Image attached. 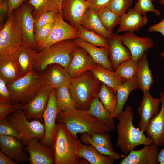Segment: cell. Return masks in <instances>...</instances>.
I'll use <instances>...</instances> for the list:
<instances>
[{"instance_id": "cell-1", "label": "cell", "mask_w": 164, "mask_h": 164, "mask_svg": "<svg viewBox=\"0 0 164 164\" xmlns=\"http://www.w3.org/2000/svg\"><path fill=\"white\" fill-rule=\"evenodd\" d=\"M134 114L131 106H126L117 117L118 122L116 126L117 138L116 146L125 155L128 154L134 148L140 145L152 143L144 132L134 125Z\"/></svg>"}, {"instance_id": "cell-2", "label": "cell", "mask_w": 164, "mask_h": 164, "mask_svg": "<svg viewBox=\"0 0 164 164\" xmlns=\"http://www.w3.org/2000/svg\"><path fill=\"white\" fill-rule=\"evenodd\" d=\"M56 122L63 125L73 134L86 132L90 135L95 133L112 131L104 123L91 114L87 110L74 108L60 112Z\"/></svg>"}, {"instance_id": "cell-3", "label": "cell", "mask_w": 164, "mask_h": 164, "mask_svg": "<svg viewBox=\"0 0 164 164\" xmlns=\"http://www.w3.org/2000/svg\"><path fill=\"white\" fill-rule=\"evenodd\" d=\"M81 143L77 135L70 132L62 124L57 123L52 146L54 164H80L78 151Z\"/></svg>"}, {"instance_id": "cell-4", "label": "cell", "mask_w": 164, "mask_h": 164, "mask_svg": "<svg viewBox=\"0 0 164 164\" xmlns=\"http://www.w3.org/2000/svg\"><path fill=\"white\" fill-rule=\"evenodd\" d=\"M46 83L44 74L33 70L18 79L7 83L12 104L25 105L31 100Z\"/></svg>"}, {"instance_id": "cell-5", "label": "cell", "mask_w": 164, "mask_h": 164, "mask_svg": "<svg viewBox=\"0 0 164 164\" xmlns=\"http://www.w3.org/2000/svg\"><path fill=\"white\" fill-rule=\"evenodd\" d=\"M76 46L73 40L69 39L56 43L43 49L37 53L33 69L43 72L48 66L54 64L60 65L67 69L71 62Z\"/></svg>"}, {"instance_id": "cell-6", "label": "cell", "mask_w": 164, "mask_h": 164, "mask_svg": "<svg viewBox=\"0 0 164 164\" xmlns=\"http://www.w3.org/2000/svg\"><path fill=\"white\" fill-rule=\"evenodd\" d=\"M101 85V82L90 70L72 78L68 87L77 108L88 110L93 101L98 97Z\"/></svg>"}, {"instance_id": "cell-7", "label": "cell", "mask_w": 164, "mask_h": 164, "mask_svg": "<svg viewBox=\"0 0 164 164\" xmlns=\"http://www.w3.org/2000/svg\"><path fill=\"white\" fill-rule=\"evenodd\" d=\"M8 16L0 31V55L14 54L23 43L14 11Z\"/></svg>"}, {"instance_id": "cell-8", "label": "cell", "mask_w": 164, "mask_h": 164, "mask_svg": "<svg viewBox=\"0 0 164 164\" xmlns=\"http://www.w3.org/2000/svg\"><path fill=\"white\" fill-rule=\"evenodd\" d=\"M8 119L22 135L23 143L25 144L35 138L41 139L44 137V124L38 120H29L22 109L17 110L10 114Z\"/></svg>"}, {"instance_id": "cell-9", "label": "cell", "mask_w": 164, "mask_h": 164, "mask_svg": "<svg viewBox=\"0 0 164 164\" xmlns=\"http://www.w3.org/2000/svg\"><path fill=\"white\" fill-rule=\"evenodd\" d=\"M78 38V29L65 21L60 13L58 12L50 32L45 39L36 43V50L39 52L56 43Z\"/></svg>"}, {"instance_id": "cell-10", "label": "cell", "mask_w": 164, "mask_h": 164, "mask_svg": "<svg viewBox=\"0 0 164 164\" xmlns=\"http://www.w3.org/2000/svg\"><path fill=\"white\" fill-rule=\"evenodd\" d=\"M33 10V7L27 1L14 11L22 33L23 43L36 50L34 40L35 19L32 15Z\"/></svg>"}, {"instance_id": "cell-11", "label": "cell", "mask_w": 164, "mask_h": 164, "mask_svg": "<svg viewBox=\"0 0 164 164\" xmlns=\"http://www.w3.org/2000/svg\"><path fill=\"white\" fill-rule=\"evenodd\" d=\"M59 112L56 98V89L52 88L47 105L43 115L45 131L44 137L41 140L42 144L45 146H52L53 135L56 124V117Z\"/></svg>"}, {"instance_id": "cell-12", "label": "cell", "mask_w": 164, "mask_h": 164, "mask_svg": "<svg viewBox=\"0 0 164 164\" xmlns=\"http://www.w3.org/2000/svg\"><path fill=\"white\" fill-rule=\"evenodd\" d=\"M89 7L87 0H62L60 15L70 25L78 29L81 26L83 16Z\"/></svg>"}, {"instance_id": "cell-13", "label": "cell", "mask_w": 164, "mask_h": 164, "mask_svg": "<svg viewBox=\"0 0 164 164\" xmlns=\"http://www.w3.org/2000/svg\"><path fill=\"white\" fill-rule=\"evenodd\" d=\"M52 88L47 83L41 88L35 96L29 102L22 106L27 119L42 121L43 115L46 107Z\"/></svg>"}, {"instance_id": "cell-14", "label": "cell", "mask_w": 164, "mask_h": 164, "mask_svg": "<svg viewBox=\"0 0 164 164\" xmlns=\"http://www.w3.org/2000/svg\"><path fill=\"white\" fill-rule=\"evenodd\" d=\"M118 36L129 50L133 60H139L146 50L154 46L153 40L148 36L139 37L130 32H126Z\"/></svg>"}, {"instance_id": "cell-15", "label": "cell", "mask_w": 164, "mask_h": 164, "mask_svg": "<svg viewBox=\"0 0 164 164\" xmlns=\"http://www.w3.org/2000/svg\"><path fill=\"white\" fill-rule=\"evenodd\" d=\"M141 149H134L125 157L119 164H157L159 150L156 144L152 143L144 145Z\"/></svg>"}, {"instance_id": "cell-16", "label": "cell", "mask_w": 164, "mask_h": 164, "mask_svg": "<svg viewBox=\"0 0 164 164\" xmlns=\"http://www.w3.org/2000/svg\"><path fill=\"white\" fill-rule=\"evenodd\" d=\"M97 64L85 50L76 46L73 52L71 62L67 70L73 78L90 70Z\"/></svg>"}, {"instance_id": "cell-17", "label": "cell", "mask_w": 164, "mask_h": 164, "mask_svg": "<svg viewBox=\"0 0 164 164\" xmlns=\"http://www.w3.org/2000/svg\"><path fill=\"white\" fill-rule=\"evenodd\" d=\"M25 145L24 149L29 154L30 164H54L52 148L46 147L40 144L36 138L28 141Z\"/></svg>"}, {"instance_id": "cell-18", "label": "cell", "mask_w": 164, "mask_h": 164, "mask_svg": "<svg viewBox=\"0 0 164 164\" xmlns=\"http://www.w3.org/2000/svg\"><path fill=\"white\" fill-rule=\"evenodd\" d=\"M143 93L142 99L137 111L140 118L139 128L145 132L150 119L159 111L161 100L160 98L153 97L149 91Z\"/></svg>"}, {"instance_id": "cell-19", "label": "cell", "mask_w": 164, "mask_h": 164, "mask_svg": "<svg viewBox=\"0 0 164 164\" xmlns=\"http://www.w3.org/2000/svg\"><path fill=\"white\" fill-rule=\"evenodd\" d=\"M161 108L150 120L145 131L152 143L158 146L164 145V92L160 94Z\"/></svg>"}, {"instance_id": "cell-20", "label": "cell", "mask_w": 164, "mask_h": 164, "mask_svg": "<svg viewBox=\"0 0 164 164\" xmlns=\"http://www.w3.org/2000/svg\"><path fill=\"white\" fill-rule=\"evenodd\" d=\"M23 142L15 137L0 135V148L2 152L18 163L29 161Z\"/></svg>"}, {"instance_id": "cell-21", "label": "cell", "mask_w": 164, "mask_h": 164, "mask_svg": "<svg viewBox=\"0 0 164 164\" xmlns=\"http://www.w3.org/2000/svg\"><path fill=\"white\" fill-rule=\"evenodd\" d=\"M107 40L109 58L115 70L121 63L132 59L131 54L128 49L124 46L118 34L113 32Z\"/></svg>"}, {"instance_id": "cell-22", "label": "cell", "mask_w": 164, "mask_h": 164, "mask_svg": "<svg viewBox=\"0 0 164 164\" xmlns=\"http://www.w3.org/2000/svg\"><path fill=\"white\" fill-rule=\"evenodd\" d=\"M148 22L147 16L143 15L133 8L131 7L121 17L119 26L116 33L123 32H138Z\"/></svg>"}, {"instance_id": "cell-23", "label": "cell", "mask_w": 164, "mask_h": 164, "mask_svg": "<svg viewBox=\"0 0 164 164\" xmlns=\"http://www.w3.org/2000/svg\"><path fill=\"white\" fill-rule=\"evenodd\" d=\"M73 41L76 46L85 50L97 64L114 71L109 57L108 48L94 46L79 38Z\"/></svg>"}, {"instance_id": "cell-24", "label": "cell", "mask_w": 164, "mask_h": 164, "mask_svg": "<svg viewBox=\"0 0 164 164\" xmlns=\"http://www.w3.org/2000/svg\"><path fill=\"white\" fill-rule=\"evenodd\" d=\"M45 75L46 83L51 88L57 89L69 86L71 77L66 69L60 65L52 64L45 70Z\"/></svg>"}, {"instance_id": "cell-25", "label": "cell", "mask_w": 164, "mask_h": 164, "mask_svg": "<svg viewBox=\"0 0 164 164\" xmlns=\"http://www.w3.org/2000/svg\"><path fill=\"white\" fill-rule=\"evenodd\" d=\"M37 53L29 45L23 43L14 54L22 77L33 70Z\"/></svg>"}, {"instance_id": "cell-26", "label": "cell", "mask_w": 164, "mask_h": 164, "mask_svg": "<svg viewBox=\"0 0 164 164\" xmlns=\"http://www.w3.org/2000/svg\"><path fill=\"white\" fill-rule=\"evenodd\" d=\"M21 77L14 55H0V77L8 83Z\"/></svg>"}, {"instance_id": "cell-27", "label": "cell", "mask_w": 164, "mask_h": 164, "mask_svg": "<svg viewBox=\"0 0 164 164\" xmlns=\"http://www.w3.org/2000/svg\"><path fill=\"white\" fill-rule=\"evenodd\" d=\"M148 50L139 60L136 77L139 86V89L143 93L149 91L154 83L152 72L149 68L147 59Z\"/></svg>"}, {"instance_id": "cell-28", "label": "cell", "mask_w": 164, "mask_h": 164, "mask_svg": "<svg viewBox=\"0 0 164 164\" xmlns=\"http://www.w3.org/2000/svg\"><path fill=\"white\" fill-rule=\"evenodd\" d=\"M81 26L94 31L107 39L113 32H109L105 28L98 17L96 10L90 7L87 9L83 16Z\"/></svg>"}, {"instance_id": "cell-29", "label": "cell", "mask_w": 164, "mask_h": 164, "mask_svg": "<svg viewBox=\"0 0 164 164\" xmlns=\"http://www.w3.org/2000/svg\"><path fill=\"white\" fill-rule=\"evenodd\" d=\"M80 158H84L91 164H112L116 159L99 152L92 145L81 143L78 151Z\"/></svg>"}, {"instance_id": "cell-30", "label": "cell", "mask_w": 164, "mask_h": 164, "mask_svg": "<svg viewBox=\"0 0 164 164\" xmlns=\"http://www.w3.org/2000/svg\"><path fill=\"white\" fill-rule=\"evenodd\" d=\"M90 71L101 82L113 89L116 93L119 86L125 81L115 71L107 69L97 64Z\"/></svg>"}, {"instance_id": "cell-31", "label": "cell", "mask_w": 164, "mask_h": 164, "mask_svg": "<svg viewBox=\"0 0 164 164\" xmlns=\"http://www.w3.org/2000/svg\"><path fill=\"white\" fill-rule=\"evenodd\" d=\"M138 89H139V86L135 77L125 81L119 86L116 91L117 104L115 118H117L123 111L124 107L130 93Z\"/></svg>"}, {"instance_id": "cell-32", "label": "cell", "mask_w": 164, "mask_h": 164, "mask_svg": "<svg viewBox=\"0 0 164 164\" xmlns=\"http://www.w3.org/2000/svg\"><path fill=\"white\" fill-rule=\"evenodd\" d=\"M87 111L91 114L104 123L112 131L115 129V118L105 108L98 97L93 101Z\"/></svg>"}, {"instance_id": "cell-33", "label": "cell", "mask_w": 164, "mask_h": 164, "mask_svg": "<svg viewBox=\"0 0 164 164\" xmlns=\"http://www.w3.org/2000/svg\"><path fill=\"white\" fill-rule=\"evenodd\" d=\"M98 97L105 108L111 115L115 118L117 98L116 93L114 90L101 82V85L98 94Z\"/></svg>"}, {"instance_id": "cell-34", "label": "cell", "mask_w": 164, "mask_h": 164, "mask_svg": "<svg viewBox=\"0 0 164 164\" xmlns=\"http://www.w3.org/2000/svg\"><path fill=\"white\" fill-rule=\"evenodd\" d=\"M56 96L59 111L77 108V106L70 95L68 86L56 89Z\"/></svg>"}, {"instance_id": "cell-35", "label": "cell", "mask_w": 164, "mask_h": 164, "mask_svg": "<svg viewBox=\"0 0 164 164\" xmlns=\"http://www.w3.org/2000/svg\"><path fill=\"white\" fill-rule=\"evenodd\" d=\"M28 2L33 8L32 15L34 19L49 11L60 13L58 0H28Z\"/></svg>"}, {"instance_id": "cell-36", "label": "cell", "mask_w": 164, "mask_h": 164, "mask_svg": "<svg viewBox=\"0 0 164 164\" xmlns=\"http://www.w3.org/2000/svg\"><path fill=\"white\" fill-rule=\"evenodd\" d=\"M95 10L105 28L109 32H113L114 28L119 24L121 17L107 7Z\"/></svg>"}, {"instance_id": "cell-37", "label": "cell", "mask_w": 164, "mask_h": 164, "mask_svg": "<svg viewBox=\"0 0 164 164\" xmlns=\"http://www.w3.org/2000/svg\"><path fill=\"white\" fill-rule=\"evenodd\" d=\"M78 38L94 46L108 48L107 39L94 31L80 26L78 29Z\"/></svg>"}, {"instance_id": "cell-38", "label": "cell", "mask_w": 164, "mask_h": 164, "mask_svg": "<svg viewBox=\"0 0 164 164\" xmlns=\"http://www.w3.org/2000/svg\"><path fill=\"white\" fill-rule=\"evenodd\" d=\"M139 60L131 59L120 64L115 69V72L125 81L135 77Z\"/></svg>"}, {"instance_id": "cell-39", "label": "cell", "mask_w": 164, "mask_h": 164, "mask_svg": "<svg viewBox=\"0 0 164 164\" xmlns=\"http://www.w3.org/2000/svg\"><path fill=\"white\" fill-rule=\"evenodd\" d=\"M80 140L82 143L93 145L100 153L112 157L116 160L123 158L125 157L123 155H121L114 151H112L106 148L96 144L92 141L90 135L87 133H82Z\"/></svg>"}, {"instance_id": "cell-40", "label": "cell", "mask_w": 164, "mask_h": 164, "mask_svg": "<svg viewBox=\"0 0 164 164\" xmlns=\"http://www.w3.org/2000/svg\"><path fill=\"white\" fill-rule=\"evenodd\" d=\"M133 2V0H111L107 7L121 17L131 7Z\"/></svg>"}, {"instance_id": "cell-41", "label": "cell", "mask_w": 164, "mask_h": 164, "mask_svg": "<svg viewBox=\"0 0 164 164\" xmlns=\"http://www.w3.org/2000/svg\"><path fill=\"white\" fill-rule=\"evenodd\" d=\"M0 135L15 137L23 142L22 134L10 123L6 118L0 119Z\"/></svg>"}, {"instance_id": "cell-42", "label": "cell", "mask_w": 164, "mask_h": 164, "mask_svg": "<svg viewBox=\"0 0 164 164\" xmlns=\"http://www.w3.org/2000/svg\"><path fill=\"white\" fill-rule=\"evenodd\" d=\"M153 1L154 0H138L133 8L143 15L147 16L148 12H151L157 16H160V12L155 8L153 3Z\"/></svg>"}, {"instance_id": "cell-43", "label": "cell", "mask_w": 164, "mask_h": 164, "mask_svg": "<svg viewBox=\"0 0 164 164\" xmlns=\"http://www.w3.org/2000/svg\"><path fill=\"white\" fill-rule=\"evenodd\" d=\"M90 135L92 141L96 144L114 151L111 141V136L109 132L95 133Z\"/></svg>"}, {"instance_id": "cell-44", "label": "cell", "mask_w": 164, "mask_h": 164, "mask_svg": "<svg viewBox=\"0 0 164 164\" xmlns=\"http://www.w3.org/2000/svg\"><path fill=\"white\" fill-rule=\"evenodd\" d=\"M54 11L44 12L35 19L34 29L35 33L41 27L46 25L55 18L57 13Z\"/></svg>"}, {"instance_id": "cell-45", "label": "cell", "mask_w": 164, "mask_h": 164, "mask_svg": "<svg viewBox=\"0 0 164 164\" xmlns=\"http://www.w3.org/2000/svg\"><path fill=\"white\" fill-rule=\"evenodd\" d=\"M55 20V18L35 33L34 40L35 44L36 43L44 39L48 35L54 25Z\"/></svg>"}, {"instance_id": "cell-46", "label": "cell", "mask_w": 164, "mask_h": 164, "mask_svg": "<svg viewBox=\"0 0 164 164\" xmlns=\"http://www.w3.org/2000/svg\"><path fill=\"white\" fill-rule=\"evenodd\" d=\"M22 105L18 104L0 102V119L6 118L8 115L15 111L21 109Z\"/></svg>"}, {"instance_id": "cell-47", "label": "cell", "mask_w": 164, "mask_h": 164, "mask_svg": "<svg viewBox=\"0 0 164 164\" xmlns=\"http://www.w3.org/2000/svg\"><path fill=\"white\" fill-rule=\"evenodd\" d=\"M0 102L12 104V98L7 86L6 82L0 77Z\"/></svg>"}, {"instance_id": "cell-48", "label": "cell", "mask_w": 164, "mask_h": 164, "mask_svg": "<svg viewBox=\"0 0 164 164\" xmlns=\"http://www.w3.org/2000/svg\"><path fill=\"white\" fill-rule=\"evenodd\" d=\"M9 10L8 0H0V28L3 26L5 17Z\"/></svg>"}, {"instance_id": "cell-49", "label": "cell", "mask_w": 164, "mask_h": 164, "mask_svg": "<svg viewBox=\"0 0 164 164\" xmlns=\"http://www.w3.org/2000/svg\"><path fill=\"white\" fill-rule=\"evenodd\" d=\"M89 7L95 10L106 7L111 0H87Z\"/></svg>"}, {"instance_id": "cell-50", "label": "cell", "mask_w": 164, "mask_h": 164, "mask_svg": "<svg viewBox=\"0 0 164 164\" xmlns=\"http://www.w3.org/2000/svg\"><path fill=\"white\" fill-rule=\"evenodd\" d=\"M148 31L149 32H159L164 36V17L159 22L149 26Z\"/></svg>"}, {"instance_id": "cell-51", "label": "cell", "mask_w": 164, "mask_h": 164, "mask_svg": "<svg viewBox=\"0 0 164 164\" xmlns=\"http://www.w3.org/2000/svg\"><path fill=\"white\" fill-rule=\"evenodd\" d=\"M27 0H8L9 10L8 16Z\"/></svg>"}, {"instance_id": "cell-52", "label": "cell", "mask_w": 164, "mask_h": 164, "mask_svg": "<svg viewBox=\"0 0 164 164\" xmlns=\"http://www.w3.org/2000/svg\"><path fill=\"white\" fill-rule=\"evenodd\" d=\"M16 161L9 157L1 151H0V164H17Z\"/></svg>"}, {"instance_id": "cell-53", "label": "cell", "mask_w": 164, "mask_h": 164, "mask_svg": "<svg viewBox=\"0 0 164 164\" xmlns=\"http://www.w3.org/2000/svg\"><path fill=\"white\" fill-rule=\"evenodd\" d=\"M158 160L160 164H164V148L159 151Z\"/></svg>"}, {"instance_id": "cell-54", "label": "cell", "mask_w": 164, "mask_h": 164, "mask_svg": "<svg viewBox=\"0 0 164 164\" xmlns=\"http://www.w3.org/2000/svg\"><path fill=\"white\" fill-rule=\"evenodd\" d=\"M62 1V0H58V2L59 3V7H60V14L61 13V11H60Z\"/></svg>"}, {"instance_id": "cell-55", "label": "cell", "mask_w": 164, "mask_h": 164, "mask_svg": "<svg viewBox=\"0 0 164 164\" xmlns=\"http://www.w3.org/2000/svg\"><path fill=\"white\" fill-rule=\"evenodd\" d=\"M159 2L160 4L164 5V0H159Z\"/></svg>"}, {"instance_id": "cell-56", "label": "cell", "mask_w": 164, "mask_h": 164, "mask_svg": "<svg viewBox=\"0 0 164 164\" xmlns=\"http://www.w3.org/2000/svg\"><path fill=\"white\" fill-rule=\"evenodd\" d=\"M161 56H162L164 59V51L161 54Z\"/></svg>"}]
</instances>
